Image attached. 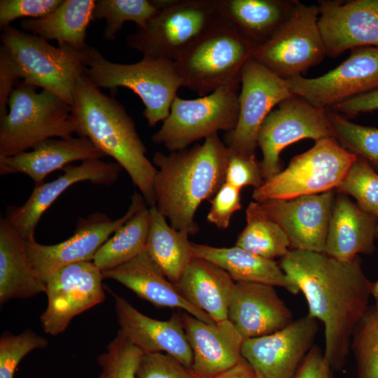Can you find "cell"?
Listing matches in <instances>:
<instances>
[{
  "label": "cell",
  "instance_id": "4316f807",
  "mask_svg": "<svg viewBox=\"0 0 378 378\" xmlns=\"http://www.w3.org/2000/svg\"><path fill=\"white\" fill-rule=\"evenodd\" d=\"M226 25L255 45L269 41L291 15L297 0H217Z\"/></svg>",
  "mask_w": 378,
  "mask_h": 378
},
{
  "label": "cell",
  "instance_id": "d4e9b609",
  "mask_svg": "<svg viewBox=\"0 0 378 378\" xmlns=\"http://www.w3.org/2000/svg\"><path fill=\"white\" fill-rule=\"evenodd\" d=\"M104 279L116 281L158 308H178L208 323H215L204 312L188 302L153 261L146 249L130 261L102 272Z\"/></svg>",
  "mask_w": 378,
  "mask_h": 378
},
{
  "label": "cell",
  "instance_id": "b9f144b4",
  "mask_svg": "<svg viewBox=\"0 0 378 378\" xmlns=\"http://www.w3.org/2000/svg\"><path fill=\"white\" fill-rule=\"evenodd\" d=\"M264 181L255 154L244 155L230 149L225 182L241 190L245 186L257 188Z\"/></svg>",
  "mask_w": 378,
  "mask_h": 378
},
{
  "label": "cell",
  "instance_id": "9a60e30c",
  "mask_svg": "<svg viewBox=\"0 0 378 378\" xmlns=\"http://www.w3.org/2000/svg\"><path fill=\"white\" fill-rule=\"evenodd\" d=\"M294 95L323 109L378 90V48L361 47L334 69L313 78L302 76L286 80Z\"/></svg>",
  "mask_w": 378,
  "mask_h": 378
},
{
  "label": "cell",
  "instance_id": "8fae6325",
  "mask_svg": "<svg viewBox=\"0 0 378 378\" xmlns=\"http://www.w3.org/2000/svg\"><path fill=\"white\" fill-rule=\"evenodd\" d=\"M318 16V6L298 1L288 20L255 48L252 58L282 79L302 76L326 55Z\"/></svg>",
  "mask_w": 378,
  "mask_h": 378
},
{
  "label": "cell",
  "instance_id": "ee69618b",
  "mask_svg": "<svg viewBox=\"0 0 378 378\" xmlns=\"http://www.w3.org/2000/svg\"><path fill=\"white\" fill-rule=\"evenodd\" d=\"M240 189L225 182L211 200L207 220L219 229H226L233 214L241 209Z\"/></svg>",
  "mask_w": 378,
  "mask_h": 378
},
{
  "label": "cell",
  "instance_id": "7bdbcfd3",
  "mask_svg": "<svg viewBox=\"0 0 378 378\" xmlns=\"http://www.w3.org/2000/svg\"><path fill=\"white\" fill-rule=\"evenodd\" d=\"M62 1L63 0H1L0 28L2 30L18 18H42L53 11Z\"/></svg>",
  "mask_w": 378,
  "mask_h": 378
},
{
  "label": "cell",
  "instance_id": "603a6c76",
  "mask_svg": "<svg viewBox=\"0 0 378 378\" xmlns=\"http://www.w3.org/2000/svg\"><path fill=\"white\" fill-rule=\"evenodd\" d=\"M183 326L192 351L191 370L200 378H213L241 358L244 338L228 320L208 323L184 312Z\"/></svg>",
  "mask_w": 378,
  "mask_h": 378
},
{
  "label": "cell",
  "instance_id": "7dc6e473",
  "mask_svg": "<svg viewBox=\"0 0 378 378\" xmlns=\"http://www.w3.org/2000/svg\"><path fill=\"white\" fill-rule=\"evenodd\" d=\"M328 110L345 118L378 110V90L338 103Z\"/></svg>",
  "mask_w": 378,
  "mask_h": 378
},
{
  "label": "cell",
  "instance_id": "1f68e13d",
  "mask_svg": "<svg viewBox=\"0 0 378 378\" xmlns=\"http://www.w3.org/2000/svg\"><path fill=\"white\" fill-rule=\"evenodd\" d=\"M146 251L164 276L176 284L195 258L189 235L169 225L155 205L149 206Z\"/></svg>",
  "mask_w": 378,
  "mask_h": 378
},
{
  "label": "cell",
  "instance_id": "52a82bcc",
  "mask_svg": "<svg viewBox=\"0 0 378 378\" xmlns=\"http://www.w3.org/2000/svg\"><path fill=\"white\" fill-rule=\"evenodd\" d=\"M89 54L84 75L92 84L111 90L119 87L131 90L144 104L143 115L150 127L167 118L178 89L183 86L174 62L143 57L133 64L114 63L92 46Z\"/></svg>",
  "mask_w": 378,
  "mask_h": 378
},
{
  "label": "cell",
  "instance_id": "ba28073f",
  "mask_svg": "<svg viewBox=\"0 0 378 378\" xmlns=\"http://www.w3.org/2000/svg\"><path fill=\"white\" fill-rule=\"evenodd\" d=\"M256 47L223 24L201 38L175 65L183 87L204 97L220 88L240 84L242 69Z\"/></svg>",
  "mask_w": 378,
  "mask_h": 378
},
{
  "label": "cell",
  "instance_id": "f6af8a7d",
  "mask_svg": "<svg viewBox=\"0 0 378 378\" xmlns=\"http://www.w3.org/2000/svg\"><path fill=\"white\" fill-rule=\"evenodd\" d=\"M291 378H333L332 369L323 352L313 346Z\"/></svg>",
  "mask_w": 378,
  "mask_h": 378
},
{
  "label": "cell",
  "instance_id": "4fadbf2b",
  "mask_svg": "<svg viewBox=\"0 0 378 378\" xmlns=\"http://www.w3.org/2000/svg\"><path fill=\"white\" fill-rule=\"evenodd\" d=\"M325 138H334L327 109L296 95L283 100L266 117L258 135L264 180L281 171L280 154L286 146L304 139Z\"/></svg>",
  "mask_w": 378,
  "mask_h": 378
},
{
  "label": "cell",
  "instance_id": "3957f363",
  "mask_svg": "<svg viewBox=\"0 0 378 378\" xmlns=\"http://www.w3.org/2000/svg\"><path fill=\"white\" fill-rule=\"evenodd\" d=\"M72 113L76 134L89 139L105 156L112 157L128 173L146 204L155 205L157 168L146 157V147L124 106L83 75L75 86Z\"/></svg>",
  "mask_w": 378,
  "mask_h": 378
},
{
  "label": "cell",
  "instance_id": "2e32d148",
  "mask_svg": "<svg viewBox=\"0 0 378 378\" xmlns=\"http://www.w3.org/2000/svg\"><path fill=\"white\" fill-rule=\"evenodd\" d=\"M102 279V272L92 261L58 270L46 284L48 305L40 317L44 332L62 333L75 316L104 302Z\"/></svg>",
  "mask_w": 378,
  "mask_h": 378
},
{
  "label": "cell",
  "instance_id": "ac0fdd59",
  "mask_svg": "<svg viewBox=\"0 0 378 378\" xmlns=\"http://www.w3.org/2000/svg\"><path fill=\"white\" fill-rule=\"evenodd\" d=\"M335 200V192L330 190L258 203L265 214L281 227L292 248L325 253Z\"/></svg>",
  "mask_w": 378,
  "mask_h": 378
},
{
  "label": "cell",
  "instance_id": "7402d4cb",
  "mask_svg": "<svg viewBox=\"0 0 378 378\" xmlns=\"http://www.w3.org/2000/svg\"><path fill=\"white\" fill-rule=\"evenodd\" d=\"M120 330L144 354H167L186 368L192 365V351L188 343L181 314L169 319L157 320L134 308L123 297L113 294Z\"/></svg>",
  "mask_w": 378,
  "mask_h": 378
},
{
  "label": "cell",
  "instance_id": "f1b7e54d",
  "mask_svg": "<svg viewBox=\"0 0 378 378\" xmlns=\"http://www.w3.org/2000/svg\"><path fill=\"white\" fill-rule=\"evenodd\" d=\"M193 255L209 260L227 272L234 282L259 283L279 286L292 294L299 288L273 260L267 259L241 247H214L191 243Z\"/></svg>",
  "mask_w": 378,
  "mask_h": 378
},
{
  "label": "cell",
  "instance_id": "681fc988",
  "mask_svg": "<svg viewBox=\"0 0 378 378\" xmlns=\"http://www.w3.org/2000/svg\"><path fill=\"white\" fill-rule=\"evenodd\" d=\"M377 239L378 240V230H377ZM372 295L374 298L378 297V279L374 283H373Z\"/></svg>",
  "mask_w": 378,
  "mask_h": 378
},
{
  "label": "cell",
  "instance_id": "c3c4849f",
  "mask_svg": "<svg viewBox=\"0 0 378 378\" xmlns=\"http://www.w3.org/2000/svg\"><path fill=\"white\" fill-rule=\"evenodd\" d=\"M213 378H258L249 364L242 358L237 364Z\"/></svg>",
  "mask_w": 378,
  "mask_h": 378
},
{
  "label": "cell",
  "instance_id": "d590c367",
  "mask_svg": "<svg viewBox=\"0 0 378 378\" xmlns=\"http://www.w3.org/2000/svg\"><path fill=\"white\" fill-rule=\"evenodd\" d=\"M374 298L351 337L350 350L355 357L357 378H378V297Z\"/></svg>",
  "mask_w": 378,
  "mask_h": 378
},
{
  "label": "cell",
  "instance_id": "e0dca14e",
  "mask_svg": "<svg viewBox=\"0 0 378 378\" xmlns=\"http://www.w3.org/2000/svg\"><path fill=\"white\" fill-rule=\"evenodd\" d=\"M318 330L317 320L307 314L272 334L244 340L241 356L258 378H291Z\"/></svg>",
  "mask_w": 378,
  "mask_h": 378
},
{
  "label": "cell",
  "instance_id": "7c38bea8",
  "mask_svg": "<svg viewBox=\"0 0 378 378\" xmlns=\"http://www.w3.org/2000/svg\"><path fill=\"white\" fill-rule=\"evenodd\" d=\"M146 203L142 195L135 192L131 197L127 212L116 220L96 212L86 218H80L74 234L60 243L45 245L36 242V239L26 240V251L38 276L46 284L58 270L66 265L92 261L102 245L146 206Z\"/></svg>",
  "mask_w": 378,
  "mask_h": 378
},
{
  "label": "cell",
  "instance_id": "4dcf8cb0",
  "mask_svg": "<svg viewBox=\"0 0 378 378\" xmlns=\"http://www.w3.org/2000/svg\"><path fill=\"white\" fill-rule=\"evenodd\" d=\"M94 0H63L49 14L36 19L20 22L24 31L46 41L55 40L58 46H69L78 50H84L89 46L85 43L88 25L94 20Z\"/></svg>",
  "mask_w": 378,
  "mask_h": 378
},
{
  "label": "cell",
  "instance_id": "d6986e66",
  "mask_svg": "<svg viewBox=\"0 0 378 378\" xmlns=\"http://www.w3.org/2000/svg\"><path fill=\"white\" fill-rule=\"evenodd\" d=\"M318 25L326 55L378 48V0L320 1Z\"/></svg>",
  "mask_w": 378,
  "mask_h": 378
},
{
  "label": "cell",
  "instance_id": "8992f818",
  "mask_svg": "<svg viewBox=\"0 0 378 378\" xmlns=\"http://www.w3.org/2000/svg\"><path fill=\"white\" fill-rule=\"evenodd\" d=\"M1 31V46L13 61L19 78L72 106L76 82L89 63L90 46L84 50L69 46L55 47L10 25Z\"/></svg>",
  "mask_w": 378,
  "mask_h": 378
},
{
  "label": "cell",
  "instance_id": "44dd1931",
  "mask_svg": "<svg viewBox=\"0 0 378 378\" xmlns=\"http://www.w3.org/2000/svg\"><path fill=\"white\" fill-rule=\"evenodd\" d=\"M227 318L244 340L272 334L293 321L290 310L274 286L250 282L234 283Z\"/></svg>",
  "mask_w": 378,
  "mask_h": 378
},
{
  "label": "cell",
  "instance_id": "836d02e7",
  "mask_svg": "<svg viewBox=\"0 0 378 378\" xmlns=\"http://www.w3.org/2000/svg\"><path fill=\"white\" fill-rule=\"evenodd\" d=\"M246 225L239 234L235 246L259 256L273 260L284 257L290 250V241L281 229L260 208L251 202L246 210Z\"/></svg>",
  "mask_w": 378,
  "mask_h": 378
},
{
  "label": "cell",
  "instance_id": "83f0119b",
  "mask_svg": "<svg viewBox=\"0 0 378 378\" xmlns=\"http://www.w3.org/2000/svg\"><path fill=\"white\" fill-rule=\"evenodd\" d=\"M234 280L213 262L195 257L175 284L192 305L206 313L214 322L227 318Z\"/></svg>",
  "mask_w": 378,
  "mask_h": 378
},
{
  "label": "cell",
  "instance_id": "7a4b0ae2",
  "mask_svg": "<svg viewBox=\"0 0 378 378\" xmlns=\"http://www.w3.org/2000/svg\"><path fill=\"white\" fill-rule=\"evenodd\" d=\"M229 154L218 133L189 149L154 153L155 206L172 227L188 235L198 232L195 213L225 183Z\"/></svg>",
  "mask_w": 378,
  "mask_h": 378
},
{
  "label": "cell",
  "instance_id": "e575fe53",
  "mask_svg": "<svg viewBox=\"0 0 378 378\" xmlns=\"http://www.w3.org/2000/svg\"><path fill=\"white\" fill-rule=\"evenodd\" d=\"M158 10L148 0H98L93 16L94 20H105L103 38L112 41L125 22H133L144 28Z\"/></svg>",
  "mask_w": 378,
  "mask_h": 378
},
{
  "label": "cell",
  "instance_id": "f35d334b",
  "mask_svg": "<svg viewBox=\"0 0 378 378\" xmlns=\"http://www.w3.org/2000/svg\"><path fill=\"white\" fill-rule=\"evenodd\" d=\"M144 353L120 330L100 354L97 363L101 368L99 378H136Z\"/></svg>",
  "mask_w": 378,
  "mask_h": 378
},
{
  "label": "cell",
  "instance_id": "f546056e",
  "mask_svg": "<svg viewBox=\"0 0 378 378\" xmlns=\"http://www.w3.org/2000/svg\"><path fill=\"white\" fill-rule=\"evenodd\" d=\"M26 240L3 216L0 218V303L46 293L26 251Z\"/></svg>",
  "mask_w": 378,
  "mask_h": 378
},
{
  "label": "cell",
  "instance_id": "5b68a950",
  "mask_svg": "<svg viewBox=\"0 0 378 378\" xmlns=\"http://www.w3.org/2000/svg\"><path fill=\"white\" fill-rule=\"evenodd\" d=\"M37 88L23 81L13 90L8 113L0 117V156L15 155L47 139L76 134L72 106Z\"/></svg>",
  "mask_w": 378,
  "mask_h": 378
},
{
  "label": "cell",
  "instance_id": "277c9868",
  "mask_svg": "<svg viewBox=\"0 0 378 378\" xmlns=\"http://www.w3.org/2000/svg\"><path fill=\"white\" fill-rule=\"evenodd\" d=\"M151 1L157 14L126 38L143 57L175 62L204 35L225 24L217 0Z\"/></svg>",
  "mask_w": 378,
  "mask_h": 378
},
{
  "label": "cell",
  "instance_id": "60d3db41",
  "mask_svg": "<svg viewBox=\"0 0 378 378\" xmlns=\"http://www.w3.org/2000/svg\"><path fill=\"white\" fill-rule=\"evenodd\" d=\"M136 378H200L165 353L144 354L141 359Z\"/></svg>",
  "mask_w": 378,
  "mask_h": 378
},
{
  "label": "cell",
  "instance_id": "30bf717a",
  "mask_svg": "<svg viewBox=\"0 0 378 378\" xmlns=\"http://www.w3.org/2000/svg\"><path fill=\"white\" fill-rule=\"evenodd\" d=\"M239 84L224 86L194 99L176 96L152 141L173 152L218 131H232L239 116Z\"/></svg>",
  "mask_w": 378,
  "mask_h": 378
},
{
  "label": "cell",
  "instance_id": "5bb4252c",
  "mask_svg": "<svg viewBox=\"0 0 378 378\" xmlns=\"http://www.w3.org/2000/svg\"><path fill=\"white\" fill-rule=\"evenodd\" d=\"M241 84L237 122L232 131L226 132L225 144L234 152L254 155L263 121L275 106L294 94L286 80L252 57L242 69Z\"/></svg>",
  "mask_w": 378,
  "mask_h": 378
},
{
  "label": "cell",
  "instance_id": "484cf974",
  "mask_svg": "<svg viewBox=\"0 0 378 378\" xmlns=\"http://www.w3.org/2000/svg\"><path fill=\"white\" fill-rule=\"evenodd\" d=\"M377 230L378 218L339 193L329 221L325 253L343 261L353 260L359 253L370 254L374 250Z\"/></svg>",
  "mask_w": 378,
  "mask_h": 378
},
{
  "label": "cell",
  "instance_id": "cb8c5ba5",
  "mask_svg": "<svg viewBox=\"0 0 378 378\" xmlns=\"http://www.w3.org/2000/svg\"><path fill=\"white\" fill-rule=\"evenodd\" d=\"M104 157L105 155L87 137L49 139L30 151L0 156V174H24L38 184L43 183L51 172L62 169L73 162Z\"/></svg>",
  "mask_w": 378,
  "mask_h": 378
},
{
  "label": "cell",
  "instance_id": "9c48e42d",
  "mask_svg": "<svg viewBox=\"0 0 378 378\" xmlns=\"http://www.w3.org/2000/svg\"><path fill=\"white\" fill-rule=\"evenodd\" d=\"M315 142L312 148L293 158L284 171L255 188L253 199L257 202L286 200L337 189L356 156L335 138Z\"/></svg>",
  "mask_w": 378,
  "mask_h": 378
},
{
  "label": "cell",
  "instance_id": "ab89813d",
  "mask_svg": "<svg viewBox=\"0 0 378 378\" xmlns=\"http://www.w3.org/2000/svg\"><path fill=\"white\" fill-rule=\"evenodd\" d=\"M48 345V340L31 329L18 335L4 332L0 337V378H14L18 365L28 354Z\"/></svg>",
  "mask_w": 378,
  "mask_h": 378
},
{
  "label": "cell",
  "instance_id": "8d00e7d4",
  "mask_svg": "<svg viewBox=\"0 0 378 378\" xmlns=\"http://www.w3.org/2000/svg\"><path fill=\"white\" fill-rule=\"evenodd\" d=\"M334 138L346 150L365 160L378 173V128L354 123L328 110Z\"/></svg>",
  "mask_w": 378,
  "mask_h": 378
},
{
  "label": "cell",
  "instance_id": "d6a6232c",
  "mask_svg": "<svg viewBox=\"0 0 378 378\" xmlns=\"http://www.w3.org/2000/svg\"><path fill=\"white\" fill-rule=\"evenodd\" d=\"M150 211L144 206L98 249L92 262L102 271L117 267L146 249Z\"/></svg>",
  "mask_w": 378,
  "mask_h": 378
},
{
  "label": "cell",
  "instance_id": "bcb514c9",
  "mask_svg": "<svg viewBox=\"0 0 378 378\" xmlns=\"http://www.w3.org/2000/svg\"><path fill=\"white\" fill-rule=\"evenodd\" d=\"M19 78L15 65L6 50L0 47V117L8 113L10 95Z\"/></svg>",
  "mask_w": 378,
  "mask_h": 378
},
{
  "label": "cell",
  "instance_id": "6da1fadb",
  "mask_svg": "<svg viewBox=\"0 0 378 378\" xmlns=\"http://www.w3.org/2000/svg\"><path fill=\"white\" fill-rule=\"evenodd\" d=\"M279 265L304 294L308 314L323 324V354L332 370H342L355 328L372 296L373 282L360 258L343 261L326 253L293 249Z\"/></svg>",
  "mask_w": 378,
  "mask_h": 378
},
{
  "label": "cell",
  "instance_id": "74e56055",
  "mask_svg": "<svg viewBox=\"0 0 378 378\" xmlns=\"http://www.w3.org/2000/svg\"><path fill=\"white\" fill-rule=\"evenodd\" d=\"M336 190L352 196L360 209L378 218V173L365 160L356 156Z\"/></svg>",
  "mask_w": 378,
  "mask_h": 378
},
{
  "label": "cell",
  "instance_id": "ffe728a7",
  "mask_svg": "<svg viewBox=\"0 0 378 378\" xmlns=\"http://www.w3.org/2000/svg\"><path fill=\"white\" fill-rule=\"evenodd\" d=\"M122 167L99 158L85 160L79 165H66L63 174L48 183L35 184L27 202L20 206H8L5 218L25 240L35 239L40 218L50 205L72 185L90 181L109 186L116 181Z\"/></svg>",
  "mask_w": 378,
  "mask_h": 378
}]
</instances>
